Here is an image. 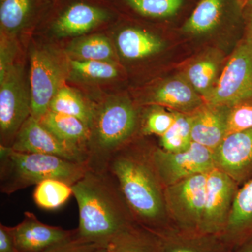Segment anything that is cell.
Here are the masks:
<instances>
[{"instance_id": "cell-36", "label": "cell", "mask_w": 252, "mask_h": 252, "mask_svg": "<svg viewBox=\"0 0 252 252\" xmlns=\"http://www.w3.org/2000/svg\"><path fill=\"white\" fill-rule=\"evenodd\" d=\"M243 14L245 21V39L252 41V2L245 6Z\"/></svg>"}, {"instance_id": "cell-9", "label": "cell", "mask_w": 252, "mask_h": 252, "mask_svg": "<svg viewBox=\"0 0 252 252\" xmlns=\"http://www.w3.org/2000/svg\"><path fill=\"white\" fill-rule=\"evenodd\" d=\"M64 71L58 59L46 50H33L31 56V116L40 121L49 112L51 100L62 87Z\"/></svg>"}, {"instance_id": "cell-26", "label": "cell", "mask_w": 252, "mask_h": 252, "mask_svg": "<svg viewBox=\"0 0 252 252\" xmlns=\"http://www.w3.org/2000/svg\"><path fill=\"white\" fill-rule=\"evenodd\" d=\"M72 195V186L63 181L49 179L36 185L33 199L40 208L54 210L62 207Z\"/></svg>"}, {"instance_id": "cell-1", "label": "cell", "mask_w": 252, "mask_h": 252, "mask_svg": "<svg viewBox=\"0 0 252 252\" xmlns=\"http://www.w3.org/2000/svg\"><path fill=\"white\" fill-rule=\"evenodd\" d=\"M152 145L132 142L119 149L106 170L117 180L137 223L156 232L170 228L165 187L151 158Z\"/></svg>"}, {"instance_id": "cell-2", "label": "cell", "mask_w": 252, "mask_h": 252, "mask_svg": "<svg viewBox=\"0 0 252 252\" xmlns=\"http://www.w3.org/2000/svg\"><path fill=\"white\" fill-rule=\"evenodd\" d=\"M72 189L79 207L78 238L101 245L137 223L117 180L107 170L89 169Z\"/></svg>"}, {"instance_id": "cell-25", "label": "cell", "mask_w": 252, "mask_h": 252, "mask_svg": "<svg viewBox=\"0 0 252 252\" xmlns=\"http://www.w3.org/2000/svg\"><path fill=\"white\" fill-rule=\"evenodd\" d=\"M36 0H0V24L6 32L22 29L32 16Z\"/></svg>"}, {"instance_id": "cell-27", "label": "cell", "mask_w": 252, "mask_h": 252, "mask_svg": "<svg viewBox=\"0 0 252 252\" xmlns=\"http://www.w3.org/2000/svg\"><path fill=\"white\" fill-rule=\"evenodd\" d=\"M192 115L175 112V120L170 128L160 137V147L171 152H184L193 142Z\"/></svg>"}, {"instance_id": "cell-29", "label": "cell", "mask_w": 252, "mask_h": 252, "mask_svg": "<svg viewBox=\"0 0 252 252\" xmlns=\"http://www.w3.org/2000/svg\"><path fill=\"white\" fill-rule=\"evenodd\" d=\"M135 13L149 18L162 19L177 14L184 0H123Z\"/></svg>"}, {"instance_id": "cell-30", "label": "cell", "mask_w": 252, "mask_h": 252, "mask_svg": "<svg viewBox=\"0 0 252 252\" xmlns=\"http://www.w3.org/2000/svg\"><path fill=\"white\" fill-rule=\"evenodd\" d=\"M175 112L167 111L160 106L153 105L140 121V133L144 136L161 137L174 124Z\"/></svg>"}, {"instance_id": "cell-21", "label": "cell", "mask_w": 252, "mask_h": 252, "mask_svg": "<svg viewBox=\"0 0 252 252\" xmlns=\"http://www.w3.org/2000/svg\"><path fill=\"white\" fill-rule=\"evenodd\" d=\"M221 56L208 52L197 58L187 66L183 77L203 99L211 93L219 77Z\"/></svg>"}, {"instance_id": "cell-34", "label": "cell", "mask_w": 252, "mask_h": 252, "mask_svg": "<svg viewBox=\"0 0 252 252\" xmlns=\"http://www.w3.org/2000/svg\"><path fill=\"white\" fill-rule=\"evenodd\" d=\"M0 252H19L15 243L14 227L0 224Z\"/></svg>"}, {"instance_id": "cell-13", "label": "cell", "mask_w": 252, "mask_h": 252, "mask_svg": "<svg viewBox=\"0 0 252 252\" xmlns=\"http://www.w3.org/2000/svg\"><path fill=\"white\" fill-rule=\"evenodd\" d=\"M11 148L24 153L46 154L85 163L87 161L84 154L59 140L32 116L18 130Z\"/></svg>"}, {"instance_id": "cell-28", "label": "cell", "mask_w": 252, "mask_h": 252, "mask_svg": "<svg viewBox=\"0 0 252 252\" xmlns=\"http://www.w3.org/2000/svg\"><path fill=\"white\" fill-rule=\"evenodd\" d=\"M69 54L82 61H108L114 56L110 41L102 35H91L77 39L69 46Z\"/></svg>"}, {"instance_id": "cell-32", "label": "cell", "mask_w": 252, "mask_h": 252, "mask_svg": "<svg viewBox=\"0 0 252 252\" xmlns=\"http://www.w3.org/2000/svg\"><path fill=\"white\" fill-rule=\"evenodd\" d=\"M251 128L252 97L244 99L228 107L226 119V135Z\"/></svg>"}, {"instance_id": "cell-4", "label": "cell", "mask_w": 252, "mask_h": 252, "mask_svg": "<svg viewBox=\"0 0 252 252\" xmlns=\"http://www.w3.org/2000/svg\"><path fill=\"white\" fill-rule=\"evenodd\" d=\"M140 121L137 109L126 98L110 99L94 110L86 147L89 169L106 170L113 154L132 142Z\"/></svg>"}, {"instance_id": "cell-18", "label": "cell", "mask_w": 252, "mask_h": 252, "mask_svg": "<svg viewBox=\"0 0 252 252\" xmlns=\"http://www.w3.org/2000/svg\"><path fill=\"white\" fill-rule=\"evenodd\" d=\"M252 235V177L240 187L222 236L233 250Z\"/></svg>"}, {"instance_id": "cell-23", "label": "cell", "mask_w": 252, "mask_h": 252, "mask_svg": "<svg viewBox=\"0 0 252 252\" xmlns=\"http://www.w3.org/2000/svg\"><path fill=\"white\" fill-rule=\"evenodd\" d=\"M228 0H201L183 26L193 35L207 34L220 26L224 18Z\"/></svg>"}, {"instance_id": "cell-11", "label": "cell", "mask_w": 252, "mask_h": 252, "mask_svg": "<svg viewBox=\"0 0 252 252\" xmlns=\"http://www.w3.org/2000/svg\"><path fill=\"white\" fill-rule=\"evenodd\" d=\"M114 16L110 8L89 0H73L58 10L51 28L59 37L82 35L108 23Z\"/></svg>"}, {"instance_id": "cell-5", "label": "cell", "mask_w": 252, "mask_h": 252, "mask_svg": "<svg viewBox=\"0 0 252 252\" xmlns=\"http://www.w3.org/2000/svg\"><path fill=\"white\" fill-rule=\"evenodd\" d=\"M207 173L185 179L165 188V201L170 227L200 232L206 193Z\"/></svg>"}, {"instance_id": "cell-38", "label": "cell", "mask_w": 252, "mask_h": 252, "mask_svg": "<svg viewBox=\"0 0 252 252\" xmlns=\"http://www.w3.org/2000/svg\"><path fill=\"white\" fill-rule=\"evenodd\" d=\"M237 1H238L239 6H240V9H242V11H243V9H245V7L247 5L252 2V0H237Z\"/></svg>"}, {"instance_id": "cell-8", "label": "cell", "mask_w": 252, "mask_h": 252, "mask_svg": "<svg viewBox=\"0 0 252 252\" xmlns=\"http://www.w3.org/2000/svg\"><path fill=\"white\" fill-rule=\"evenodd\" d=\"M31 116V94L22 69L14 65L0 82L1 146L11 147L18 130Z\"/></svg>"}, {"instance_id": "cell-19", "label": "cell", "mask_w": 252, "mask_h": 252, "mask_svg": "<svg viewBox=\"0 0 252 252\" xmlns=\"http://www.w3.org/2000/svg\"><path fill=\"white\" fill-rule=\"evenodd\" d=\"M94 252H162L157 232L135 223L99 245Z\"/></svg>"}, {"instance_id": "cell-39", "label": "cell", "mask_w": 252, "mask_h": 252, "mask_svg": "<svg viewBox=\"0 0 252 252\" xmlns=\"http://www.w3.org/2000/svg\"><path fill=\"white\" fill-rule=\"evenodd\" d=\"M44 1H50V0H44Z\"/></svg>"}, {"instance_id": "cell-31", "label": "cell", "mask_w": 252, "mask_h": 252, "mask_svg": "<svg viewBox=\"0 0 252 252\" xmlns=\"http://www.w3.org/2000/svg\"><path fill=\"white\" fill-rule=\"evenodd\" d=\"M73 72L79 77L91 80H109L118 76V69L108 61L70 60Z\"/></svg>"}, {"instance_id": "cell-17", "label": "cell", "mask_w": 252, "mask_h": 252, "mask_svg": "<svg viewBox=\"0 0 252 252\" xmlns=\"http://www.w3.org/2000/svg\"><path fill=\"white\" fill-rule=\"evenodd\" d=\"M228 108L205 103L192 113L193 142L212 151L217 148L226 135Z\"/></svg>"}, {"instance_id": "cell-14", "label": "cell", "mask_w": 252, "mask_h": 252, "mask_svg": "<svg viewBox=\"0 0 252 252\" xmlns=\"http://www.w3.org/2000/svg\"><path fill=\"white\" fill-rule=\"evenodd\" d=\"M15 243L19 252H43L77 238V230H64L41 223L33 212L14 227Z\"/></svg>"}, {"instance_id": "cell-35", "label": "cell", "mask_w": 252, "mask_h": 252, "mask_svg": "<svg viewBox=\"0 0 252 252\" xmlns=\"http://www.w3.org/2000/svg\"><path fill=\"white\" fill-rule=\"evenodd\" d=\"M9 45H6L5 42L1 41V59H0V82L4 80L6 74L14 65L11 63V54L9 51Z\"/></svg>"}, {"instance_id": "cell-16", "label": "cell", "mask_w": 252, "mask_h": 252, "mask_svg": "<svg viewBox=\"0 0 252 252\" xmlns=\"http://www.w3.org/2000/svg\"><path fill=\"white\" fill-rule=\"evenodd\" d=\"M148 103L166 107L173 112L192 114L205 102L185 77H177L162 83Z\"/></svg>"}, {"instance_id": "cell-7", "label": "cell", "mask_w": 252, "mask_h": 252, "mask_svg": "<svg viewBox=\"0 0 252 252\" xmlns=\"http://www.w3.org/2000/svg\"><path fill=\"white\" fill-rule=\"evenodd\" d=\"M151 158L165 188L215 168L213 151L194 142L187 150L180 152H167L152 146Z\"/></svg>"}, {"instance_id": "cell-3", "label": "cell", "mask_w": 252, "mask_h": 252, "mask_svg": "<svg viewBox=\"0 0 252 252\" xmlns=\"http://www.w3.org/2000/svg\"><path fill=\"white\" fill-rule=\"evenodd\" d=\"M88 170L85 162L46 154L24 153L0 145V190L6 195L49 179L72 186Z\"/></svg>"}, {"instance_id": "cell-6", "label": "cell", "mask_w": 252, "mask_h": 252, "mask_svg": "<svg viewBox=\"0 0 252 252\" xmlns=\"http://www.w3.org/2000/svg\"><path fill=\"white\" fill-rule=\"evenodd\" d=\"M251 97L252 41L244 39L233 51L216 85L204 101L210 105L230 107Z\"/></svg>"}, {"instance_id": "cell-10", "label": "cell", "mask_w": 252, "mask_h": 252, "mask_svg": "<svg viewBox=\"0 0 252 252\" xmlns=\"http://www.w3.org/2000/svg\"><path fill=\"white\" fill-rule=\"evenodd\" d=\"M239 188L233 179L218 169H213L207 173L200 233L223 234Z\"/></svg>"}, {"instance_id": "cell-12", "label": "cell", "mask_w": 252, "mask_h": 252, "mask_svg": "<svg viewBox=\"0 0 252 252\" xmlns=\"http://www.w3.org/2000/svg\"><path fill=\"white\" fill-rule=\"evenodd\" d=\"M213 158L215 168L241 187L252 177V128L225 136Z\"/></svg>"}, {"instance_id": "cell-22", "label": "cell", "mask_w": 252, "mask_h": 252, "mask_svg": "<svg viewBox=\"0 0 252 252\" xmlns=\"http://www.w3.org/2000/svg\"><path fill=\"white\" fill-rule=\"evenodd\" d=\"M117 46L124 58L137 60L157 54L161 51L163 44L158 36L149 32L127 27L118 34Z\"/></svg>"}, {"instance_id": "cell-33", "label": "cell", "mask_w": 252, "mask_h": 252, "mask_svg": "<svg viewBox=\"0 0 252 252\" xmlns=\"http://www.w3.org/2000/svg\"><path fill=\"white\" fill-rule=\"evenodd\" d=\"M99 245L77 238L43 252H94Z\"/></svg>"}, {"instance_id": "cell-20", "label": "cell", "mask_w": 252, "mask_h": 252, "mask_svg": "<svg viewBox=\"0 0 252 252\" xmlns=\"http://www.w3.org/2000/svg\"><path fill=\"white\" fill-rule=\"evenodd\" d=\"M39 122L59 140L84 154L87 158L86 147L90 131L81 120L49 110Z\"/></svg>"}, {"instance_id": "cell-15", "label": "cell", "mask_w": 252, "mask_h": 252, "mask_svg": "<svg viewBox=\"0 0 252 252\" xmlns=\"http://www.w3.org/2000/svg\"><path fill=\"white\" fill-rule=\"evenodd\" d=\"M162 252H231L222 235L182 231L175 228L157 232Z\"/></svg>"}, {"instance_id": "cell-37", "label": "cell", "mask_w": 252, "mask_h": 252, "mask_svg": "<svg viewBox=\"0 0 252 252\" xmlns=\"http://www.w3.org/2000/svg\"><path fill=\"white\" fill-rule=\"evenodd\" d=\"M233 252H252V235L237 246Z\"/></svg>"}, {"instance_id": "cell-24", "label": "cell", "mask_w": 252, "mask_h": 252, "mask_svg": "<svg viewBox=\"0 0 252 252\" xmlns=\"http://www.w3.org/2000/svg\"><path fill=\"white\" fill-rule=\"evenodd\" d=\"M49 110L77 118L88 127L94 118V110L84 99L67 86H63L51 100Z\"/></svg>"}]
</instances>
